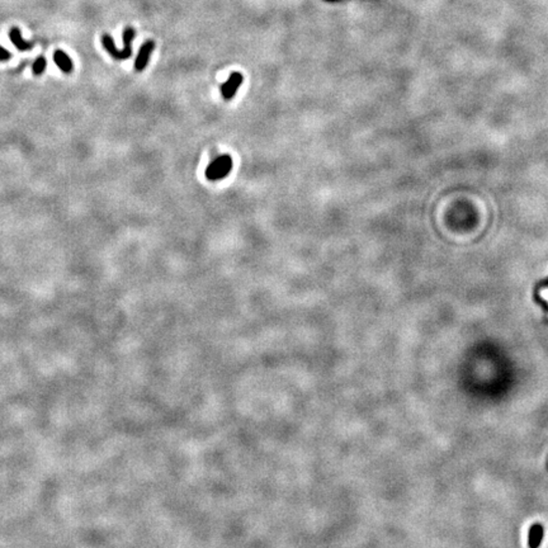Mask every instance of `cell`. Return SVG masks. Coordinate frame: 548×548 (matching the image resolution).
Listing matches in <instances>:
<instances>
[{
    "label": "cell",
    "instance_id": "ba28073f",
    "mask_svg": "<svg viewBox=\"0 0 548 548\" xmlns=\"http://www.w3.org/2000/svg\"><path fill=\"white\" fill-rule=\"evenodd\" d=\"M11 57V53L6 48L0 46V61H8Z\"/></svg>",
    "mask_w": 548,
    "mask_h": 548
},
{
    "label": "cell",
    "instance_id": "9c48e42d",
    "mask_svg": "<svg viewBox=\"0 0 548 548\" xmlns=\"http://www.w3.org/2000/svg\"><path fill=\"white\" fill-rule=\"evenodd\" d=\"M538 291H540V292H546V293H547V294L540 293V296H541V297H543V298H545V299H546V301H547V302H548V280H547V282H546V283H545V284H543V285H541V287H540V289H538Z\"/></svg>",
    "mask_w": 548,
    "mask_h": 548
},
{
    "label": "cell",
    "instance_id": "5b68a950",
    "mask_svg": "<svg viewBox=\"0 0 548 548\" xmlns=\"http://www.w3.org/2000/svg\"><path fill=\"white\" fill-rule=\"evenodd\" d=\"M9 38H10L11 43H13L14 46L17 47V50L20 51V52L29 50V48H32L34 46L33 42H28L23 38L22 33H20V29L18 27H13L10 30H9Z\"/></svg>",
    "mask_w": 548,
    "mask_h": 548
},
{
    "label": "cell",
    "instance_id": "3957f363",
    "mask_svg": "<svg viewBox=\"0 0 548 548\" xmlns=\"http://www.w3.org/2000/svg\"><path fill=\"white\" fill-rule=\"evenodd\" d=\"M154 48H155V42L154 41H146L144 44H142L141 48H140L139 51V55H137V58H136L135 61L136 71H142V70H145V67H146L147 64H149L150 55H151V52L154 51Z\"/></svg>",
    "mask_w": 548,
    "mask_h": 548
},
{
    "label": "cell",
    "instance_id": "277c9868",
    "mask_svg": "<svg viewBox=\"0 0 548 548\" xmlns=\"http://www.w3.org/2000/svg\"><path fill=\"white\" fill-rule=\"evenodd\" d=\"M136 36L133 28L127 27L123 30L122 38H123V50H119V60H127L132 55V41Z\"/></svg>",
    "mask_w": 548,
    "mask_h": 548
},
{
    "label": "cell",
    "instance_id": "7a4b0ae2",
    "mask_svg": "<svg viewBox=\"0 0 548 548\" xmlns=\"http://www.w3.org/2000/svg\"><path fill=\"white\" fill-rule=\"evenodd\" d=\"M244 78L240 72H233L230 75L229 80L225 84H222L221 86V94L224 97V99L231 100L236 95V91L240 88V85L243 84Z\"/></svg>",
    "mask_w": 548,
    "mask_h": 548
},
{
    "label": "cell",
    "instance_id": "52a82bcc",
    "mask_svg": "<svg viewBox=\"0 0 548 548\" xmlns=\"http://www.w3.org/2000/svg\"><path fill=\"white\" fill-rule=\"evenodd\" d=\"M46 65H47V62H46L44 56H39V57H37V60L34 61L33 65H32L33 74L36 75V76H39V75L43 74L44 69H46Z\"/></svg>",
    "mask_w": 548,
    "mask_h": 548
},
{
    "label": "cell",
    "instance_id": "6da1fadb",
    "mask_svg": "<svg viewBox=\"0 0 548 548\" xmlns=\"http://www.w3.org/2000/svg\"><path fill=\"white\" fill-rule=\"evenodd\" d=\"M233 159L229 155H222L216 158L206 169V178L211 182H217L230 174L233 169Z\"/></svg>",
    "mask_w": 548,
    "mask_h": 548
},
{
    "label": "cell",
    "instance_id": "8992f818",
    "mask_svg": "<svg viewBox=\"0 0 548 548\" xmlns=\"http://www.w3.org/2000/svg\"><path fill=\"white\" fill-rule=\"evenodd\" d=\"M53 61H55V64L57 65L58 69H60L62 72H65V74H70V72L74 70V65H72L71 58H70L64 51H61V50L55 51V53H53Z\"/></svg>",
    "mask_w": 548,
    "mask_h": 548
}]
</instances>
